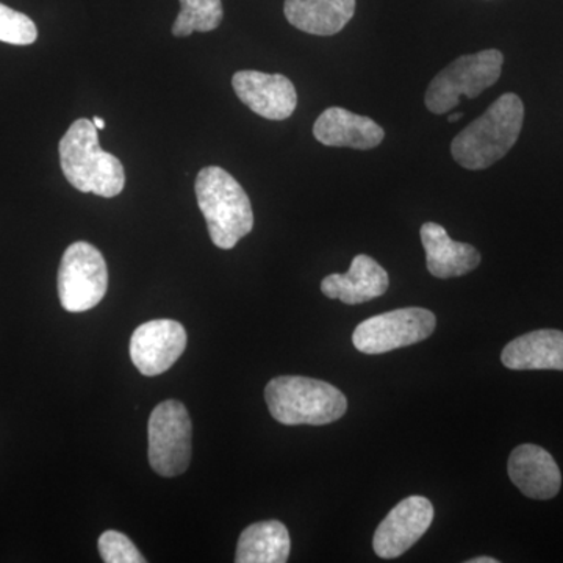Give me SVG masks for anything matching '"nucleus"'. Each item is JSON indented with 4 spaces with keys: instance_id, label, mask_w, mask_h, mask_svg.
<instances>
[{
    "instance_id": "1",
    "label": "nucleus",
    "mask_w": 563,
    "mask_h": 563,
    "mask_svg": "<svg viewBox=\"0 0 563 563\" xmlns=\"http://www.w3.org/2000/svg\"><path fill=\"white\" fill-rule=\"evenodd\" d=\"M523 121V101L514 92L503 95L483 117L455 136L451 144L454 161L472 172L490 168L512 150Z\"/></svg>"
},
{
    "instance_id": "2",
    "label": "nucleus",
    "mask_w": 563,
    "mask_h": 563,
    "mask_svg": "<svg viewBox=\"0 0 563 563\" xmlns=\"http://www.w3.org/2000/svg\"><path fill=\"white\" fill-rule=\"evenodd\" d=\"M62 172L76 190L114 198L125 187L120 158L102 151L98 129L92 121L77 120L60 141Z\"/></svg>"
},
{
    "instance_id": "3",
    "label": "nucleus",
    "mask_w": 563,
    "mask_h": 563,
    "mask_svg": "<svg viewBox=\"0 0 563 563\" xmlns=\"http://www.w3.org/2000/svg\"><path fill=\"white\" fill-rule=\"evenodd\" d=\"M195 190L214 246L232 250L243 236L251 233L254 213L250 196L225 169L220 166L201 169Z\"/></svg>"
},
{
    "instance_id": "4",
    "label": "nucleus",
    "mask_w": 563,
    "mask_h": 563,
    "mask_svg": "<svg viewBox=\"0 0 563 563\" xmlns=\"http://www.w3.org/2000/svg\"><path fill=\"white\" fill-rule=\"evenodd\" d=\"M265 399L274 420L287 426H322L340 420L347 399L324 380L302 376H282L266 385Z\"/></svg>"
},
{
    "instance_id": "5",
    "label": "nucleus",
    "mask_w": 563,
    "mask_h": 563,
    "mask_svg": "<svg viewBox=\"0 0 563 563\" xmlns=\"http://www.w3.org/2000/svg\"><path fill=\"white\" fill-rule=\"evenodd\" d=\"M503 63L504 55L496 49L463 55L437 74L426 91V107L433 114H444L459 106L461 96L477 98L499 80Z\"/></svg>"
},
{
    "instance_id": "6",
    "label": "nucleus",
    "mask_w": 563,
    "mask_h": 563,
    "mask_svg": "<svg viewBox=\"0 0 563 563\" xmlns=\"http://www.w3.org/2000/svg\"><path fill=\"white\" fill-rule=\"evenodd\" d=\"M191 435L190 415L184 404L174 399L158 404L147 424L152 470L162 477L187 472L191 462Z\"/></svg>"
},
{
    "instance_id": "7",
    "label": "nucleus",
    "mask_w": 563,
    "mask_h": 563,
    "mask_svg": "<svg viewBox=\"0 0 563 563\" xmlns=\"http://www.w3.org/2000/svg\"><path fill=\"white\" fill-rule=\"evenodd\" d=\"M109 288V269L92 244H70L58 269V296L63 309L80 313L98 306Z\"/></svg>"
},
{
    "instance_id": "8",
    "label": "nucleus",
    "mask_w": 563,
    "mask_h": 563,
    "mask_svg": "<svg viewBox=\"0 0 563 563\" xmlns=\"http://www.w3.org/2000/svg\"><path fill=\"white\" fill-rule=\"evenodd\" d=\"M437 318L420 307L393 310L361 322L352 343L363 354L377 355L424 342L435 331Z\"/></svg>"
},
{
    "instance_id": "9",
    "label": "nucleus",
    "mask_w": 563,
    "mask_h": 563,
    "mask_svg": "<svg viewBox=\"0 0 563 563\" xmlns=\"http://www.w3.org/2000/svg\"><path fill=\"white\" fill-rule=\"evenodd\" d=\"M184 325L173 320L144 322L131 339L133 365L143 376L154 377L168 372L187 347Z\"/></svg>"
},
{
    "instance_id": "10",
    "label": "nucleus",
    "mask_w": 563,
    "mask_h": 563,
    "mask_svg": "<svg viewBox=\"0 0 563 563\" xmlns=\"http://www.w3.org/2000/svg\"><path fill=\"white\" fill-rule=\"evenodd\" d=\"M433 506L424 496H410L399 503L374 532V553L383 559L399 558L431 528Z\"/></svg>"
},
{
    "instance_id": "11",
    "label": "nucleus",
    "mask_w": 563,
    "mask_h": 563,
    "mask_svg": "<svg viewBox=\"0 0 563 563\" xmlns=\"http://www.w3.org/2000/svg\"><path fill=\"white\" fill-rule=\"evenodd\" d=\"M232 87L240 101L265 120H287L298 106L295 85L282 74L240 70L233 76Z\"/></svg>"
},
{
    "instance_id": "12",
    "label": "nucleus",
    "mask_w": 563,
    "mask_h": 563,
    "mask_svg": "<svg viewBox=\"0 0 563 563\" xmlns=\"http://www.w3.org/2000/svg\"><path fill=\"white\" fill-rule=\"evenodd\" d=\"M510 481L532 499H551L561 490L562 474L553 455L537 444L515 448L507 463Z\"/></svg>"
},
{
    "instance_id": "13",
    "label": "nucleus",
    "mask_w": 563,
    "mask_h": 563,
    "mask_svg": "<svg viewBox=\"0 0 563 563\" xmlns=\"http://www.w3.org/2000/svg\"><path fill=\"white\" fill-rule=\"evenodd\" d=\"M313 135L324 146L368 151L383 143L385 132L372 118L331 107L318 117Z\"/></svg>"
},
{
    "instance_id": "14",
    "label": "nucleus",
    "mask_w": 563,
    "mask_h": 563,
    "mask_svg": "<svg viewBox=\"0 0 563 563\" xmlns=\"http://www.w3.org/2000/svg\"><path fill=\"white\" fill-rule=\"evenodd\" d=\"M390 277L374 258L361 254L351 263L346 274H331L321 282V291L329 299H340L347 306H357L387 292Z\"/></svg>"
},
{
    "instance_id": "15",
    "label": "nucleus",
    "mask_w": 563,
    "mask_h": 563,
    "mask_svg": "<svg viewBox=\"0 0 563 563\" xmlns=\"http://www.w3.org/2000/svg\"><path fill=\"white\" fill-rule=\"evenodd\" d=\"M421 242L429 273L439 279L465 276L479 266V251L472 244L454 242L437 222L422 224Z\"/></svg>"
},
{
    "instance_id": "16",
    "label": "nucleus",
    "mask_w": 563,
    "mask_h": 563,
    "mask_svg": "<svg viewBox=\"0 0 563 563\" xmlns=\"http://www.w3.org/2000/svg\"><path fill=\"white\" fill-rule=\"evenodd\" d=\"M501 362L515 372L555 369L563 372V332L540 329L518 336L504 347Z\"/></svg>"
},
{
    "instance_id": "17",
    "label": "nucleus",
    "mask_w": 563,
    "mask_h": 563,
    "mask_svg": "<svg viewBox=\"0 0 563 563\" xmlns=\"http://www.w3.org/2000/svg\"><path fill=\"white\" fill-rule=\"evenodd\" d=\"M284 11L292 27L310 35L332 36L354 16L355 0H285Z\"/></svg>"
},
{
    "instance_id": "18",
    "label": "nucleus",
    "mask_w": 563,
    "mask_h": 563,
    "mask_svg": "<svg viewBox=\"0 0 563 563\" xmlns=\"http://www.w3.org/2000/svg\"><path fill=\"white\" fill-rule=\"evenodd\" d=\"M290 533L280 521H261L244 529L236 548L239 563H285L290 555Z\"/></svg>"
},
{
    "instance_id": "19",
    "label": "nucleus",
    "mask_w": 563,
    "mask_h": 563,
    "mask_svg": "<svg viewBox=\"0 0 563 563\" xmlns=\"http://www.w3.org/2000/svg\"><path fill=\"white\" fill-rule=\"evenodd\" d=\"M180 13L173 25L174 36H190L220 27L224 10L221 0H179Z\"/></svg>"
},
{
    "instance_id": "20",
    "label": "nucleus",
    "mask_w": 563,
    "mask_h": 563,
    "mask_svg": "<svg viewBox=\"0 0 563 563\" xmlns=\"http://www.w3.org/2000/svg\"><path fill=\"white\" fill-rule=\"evenodd\" d=\"M38 38V29L27 14L0 3V41L14 46H29Z\"/></svg>"
},
{
    "instance_id": "21",
    "label": "nucleus",
    "mask_w": 563,
    "mask_h": 563,
    "mask_svg": "<svg viewBox=\"0 0 563 563\" xmlns=\"http://www.w3.org/2000/svg\"><path fill=\"white\" fill-rule=\"evenodd\" d=\"M99 553L107 563H144L146 559L136 550L129 537L118 531L103 532L99 539Z\"/></svg>"
},
{
    "instance_id": "22",
    "label": "nucleus",
    "mask_w": 563,
    "mask_h": 563,
    "mask_svg": "<svg viewBox=\"0 0 563 563\" xmlns=\"http://www.w3.org/2000/svg\"><path fill=\"white\" fill-rule=\"evenodd\" d=\"M468 563H498V561L492 558H476L472 559V561H468Z\"/></svg>"
},
{
    "instance_id": "23",
    "label": "nucleus",
    "mask_w": 563,
    "mask_h": 563,
    "mask_svg": "<svg viewBox=\"0 0 563 563\" xmlns=\"http://www.w3.org/2000/svg\"><path fill=\"white\" fill-rule=\"evenodd\" d=\"M92 124H95L96 129H99V131L106 129V121H103L102 118L96 117L95 120H92Z\"/></svg>"
},
{
    "instance_id": "24",
    "label": "nucleus",
    "mask_w": 563,
    "mask_h": 563,
    "mask_svg": "<svg viewBox=\"0 0 563 563\" xmlns=\"http://www.w3.org/2000/svg\"><path fill=\"white\" fill-rule=\"evenodd\" d=\"M462 117H463V114L461 113V111H457V113L451 114V117L448 118V121L457 122L459 120H462Z\"/></svg>"
}]
</instances>
